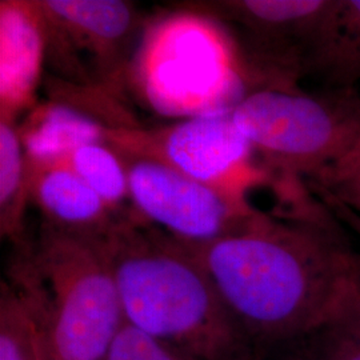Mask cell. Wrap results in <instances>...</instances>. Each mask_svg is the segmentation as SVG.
<instances>
[{
    "label": "cell",
    "mask_w": 360,
    "mask_h": 360,
    "mask_svg": "<svg viewBox=\"0 0 360 360\" xmlns=\"http://www.w3.org/2000/svg\"><path fill=\"white\" fill-rule=\"evenodd\" d=\"M16 120L0 117V233L15 248L26 245L28 168Z\"/></svg>",
    "instance_id": "5bb4252c"
},
{
    "label": "cell",
    "mask_w": 360,
    "mask_h": 360,
    "mask_svg": "<svg viewBox=\"0 0 360 360\" xmlns=\"http://www.w3.org/2000/svg\"><path fill=\"white\" fill-rule=\"evenodd\" d=\"M0 360H32V323L6 282L0 294Z\"/></svg>",
    "instance_id": "e0dca14e"
},
{
    "label": "cell",
    "mask_w": 360,
    "mask_h": 360,
    "mask_svg": "<svg viewBox=\"0 0 360 360\" xmlns=\"http://www.w3.org/2000/svg\"><path fill=\"white\" fill-rule=\"evenodd\" d=\"M15 250L6 283L37 323L50 360H104L124 315L102 239L41 224L35 242Z\"/></svg>",
    "instance_id": "3957f363"
},
{
    "label": "cell",
    "mask_w": 360,
    "mask_h": 360,
    "mask_svg": "<svg viewBox=\"0 0 360 360\" xmlns=\"http://www.w3.org/2000/svg\"><path fill=\"white\" fill-rule=\"evenodd\" d=\"M46 32L37 1L0 3V117L16 116L34 104Z\"/></svg>",
    "instance_id": "30bf717a"
},
{
    "label": "cell",
    "mask_w": 360,
    "mask_h": 360,
    "mask_svg": "<svg viewBox=\"0 0 360 360\" xmlns=\"http://www.w3.org/2000/svg\"><path fill=\"white\" fill-rule=\"evenodd\" d=\"M236 127L271 166L328 187L360 153V95L263 87L231 107Z\"/></svg>",
    "instance_id": "277c9868"
},
{
    "label": "cell",
    "mask_w": 360,
    "mask_h": 360,
    "mask_svg": "<svg viewBox=\"0 0 360 360\" xmlns=\"http://www.w3.org/2000/svg\"><path fill=\"white\" fill-rule=\"evenodd\" d=\"M46 58L71 77L114 80L141 34L142 15L120 0H39Z\"/></svg>",
    "instance_id": "52a82bcc"
},
{
    "label": "cell",
    "mask_w": 360,
    "mask_h": 360,
    "mask_svg": "<svg viewBox=\"0 0 360 360\" xmlns=\"http://www.w3.org/2000/svg\"><path fill=\"white\" fill-rule=\"evenodd\" d=\"M304 360H360V333L340 309L295 345Z\"/></svg>",
    "instance_id": "2e32d148"
},
{
    "label": "cell",
    "mask_w": 360,
    "mask_h": 360,
    "mask_svg": "<svg viewBox=\"0 0 360 360\" xmlns=\"http://www.w3.org/2000/svg\"><path fill=\"white\" fill-rule=\"evenodd\" d=\"M30 200L43 223L53 230L90 239H103L120 218L77 174L62 163L31 165Z\"/></svg>",
    "instance_id": "8fae6325"
},
{
    "label": "cell",
    "mask_w": 360,
    "mask_h": 360,
    "mask_svg": "<svg viewBox=\"0 0 360 360\" xmlns=\"http://www.w3.org/2000/svg\"><path fill=\"white\" fill-rule=\"evenodd\" d=\"M59 163L72 169L117 217L131 211L127 168L110 143L83 144Z\"/></svg>",
    "instance_id": "9a60e30c"
},
{
    "label": "cell",
    "mask_w": 360,
    "mask_h": 360,
    "mask_svg": "<svg viewBox=\"0 0 360 360\" xmlns=\"http://www.w3.org/2000/svg\"><path fill=\"white\" fill-rule=\"evenodd\" d=\"M117 151L129 174L132 212L183 245L214 243L243 231L257 215L243 198L191 179L154 159Z\"/></svg>",
    "instance_id": "8992f818"
},
{
    "label": "cell",
    "mask_w": 360,
    "mask_h": 360,
    "mask_svg": "<svg viewBox=\"0 0 360 360\" xmlns=\"http://www.w3.org/2000/svg\"><path fill=\"white\" fill-rule=\"evenodd\" d=\"M104 360H184L142 330L123 323L111 342Z\"/></svg>",
    "instance_id": "ac0fdd59"
},
{
    "label": "cell",
    "mask_w": 360,
    "mask_h": 360,
    "mask_svg": "<svg viewBox=\"0 0 360 360\" xmlns=\"http://www.w3.org/2000/svg\"><path fill=\"white\" fill-rule=\"evenodd\" d=\"M187 247L260 351L295 345L321 328L351 287L355 251L321 220L257 212L243 231Z\"/></svg>",
    "instance_id": "6da1fadb"
},
{
    "label": "cell",
    "mask_w": 360,
    "mask_h": 360,
    "mask_svg": "<svg viewBox=\"0 0 360 360\" xmlns=\"http://www.w3.org/2000/svg\"><path fill=\"white\" fill-rule=\"evenodd\" d=\"M352 290L355 292V295L359 297L360 300V254L355 252L354 255V264H352Z\"/></svg>",
    "instance_id": "603a6c76"
},
{
    "label": "cell",
    "mask_w": 360,
    "mask_h": 360,
    "mask_svg": "<svg viewBox=\"0 0 360 360\" xmlns=\"http://www.w3.org/2000/svg\"><path fill=\"white\" fill-rule=\"evenodd\" d=\"M319 193H321L323 200L326 202V205L330 207V208L334 211L335 214H336V217L339 219H342L346 224H348V226L360 236L359 214H356V212L352 211L351 208H348L347 206H345V205H342L340 202H338L331 195H328L327 193H323V191H321Z\"/></svg>",
    "instance_id": "ffe728a7"
},
{
    "label": "cell",
    "mask_w": 360,
    "mask_h": 360,
    "mask_svg": "<svg viewBox=\"0 0 360 360\" xmlns=\"http://www.w3.org/2000/svg\"><path fill=\"white\" fill-rule=\"evenodd\" d=\"M360 215V153L328 187H316Z\"/></svg>",
    "instance_id": "d6986e66"
},
{
    "label": "cell",
    "mask_w": 360,
    "mask_h": 360,
    "mask_svg": "<svg viewBox=\"0 0 360 360\" xmlns=\"http://www.w3.org/2000/svg\"><path fill=\"white\" fill-rule=\"evenodd\" d=\"M28 315H30V312H28ZM30 318L32 323V360H50L43 335L40 333L37 323L32 319L31 315H30Z\"/></svg>",
    "instance_id": "44dd1931"
},
{
    "label": "cell",
    "mask_w": 360,
    "mask_h": 360,
    "mask_svg": "<svg viewBox=\"0 0 360 360\" xmlns=\"http://www.w3.org/2000/svg\"><path fill=\"white\" fill-rule=\"evenodd\" d=\"M167 27L153 39L143 63L150 96L165 107L176 90L168 108L198 114L230 110L221 104L235 79L230 52L205 26L184 19Z\"/></svg>",
    "instance_id": "ba28073f"
},
{
    "label": "cell",
    "mask_w": 360,
    "mask_h": 360,
    "mask_svg": "<svg viewBox=\"0 0 360 360\" xmlns=\"http://www.w3.org/2000/svg\"><path fill=\"white\" fill-rule=\"evenodd\" d=\"M104 138L120 151L154 159L243 199L247 187L263 176L252 165L255 151L233 123L231 108L188 115L156 129L104 126Z\"/></svg>",
    "instance_id": "5b68a950"
},
{
    "label": "cell",
    "mask_w": 360,
    "mask_h": 360,
    "mask_svg": "<svg viewBox=\"0 0 360 360\" xmlns=\"http://www.w3.org/2000/svg\"><path fill=\"white\" fill-rule=\"evenodd\" d=\"M259 360H304L299 354L295 346H287V347L275 348L270 351H264Z\"/></svg>",
    "instance_id": "7402d4cb"
},
{
    "label": "cell",
    "mask_w": 360,
    "mask_h": 360,
    "mask_svg": "<svg viewBox=\"0 0 360 360\" xmlns=\"http://www.w3.org/2000/svg\"><path fill=\"white\" fill-rule=\"evenodd\" d=\"M124 321L184 360L263 355L187 245L132 211L102 239Z\"/></svg>",
    "instance_id": "7a4b0ae2"
},
{
    "label": "cell",
    "mask_w": 360,
    "mask_h": 360,
    "mask_svg": "<svg viewBox=\"0 0 360 360\" xmlns=\"http://www.w3.org/2000/svg\"><path fill=\"white\" fill-rule=\"evenodd\" d=\"M333 4L334 0H227L191 7L242 27L260 50L282 56L284 63L300 68Z\"/></svg>",
    "instance_id": "9c48e42d"
},
{
    "label": "cell",
    "mask_w": 360,
    "mask_h": 360,
    "mask_svg": "<svg viewBox=\"0 0 360 360\" xmlns=\"http://www.w3.org/2000/svg\"><path fill=\"white\" fill-rule=\"evenodd\" d=\"M104 126L103 122L70 104L37 107L19 127L27 163H59L83 144L105 141Z\"/></svg>",
    "instance_id": "4fadbf2b"
},
{
    "label": "cell",
    "mask_w": 360,
    "mask_h": 360,
    "mask_svg": "<svg viewBox=\"0 0 360 360\" xmlns=\"http://www.w3.org/2000/svg\"><path fill=\"white\" fill-rule=\"evenodd\" d=\"M300 70L322 79L328 90H355L360 83V0H334Z\"/></svg>",
    "instance_id": "7c38bea8"
}]
</instances>
